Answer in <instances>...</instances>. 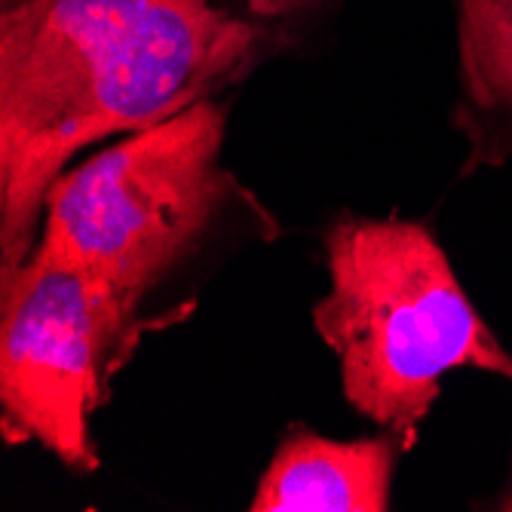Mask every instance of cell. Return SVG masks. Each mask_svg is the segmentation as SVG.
<instances>
[{
  "label": "cell",
  "instance_id": "6da1fadb",
  "mask_svg": "<svg viewBox=\"0 0 512 512\" xmlns=\"http://www.w3.org/2000/svg\"><path fill=\"white\" fill-rule=\"evenodd\" d=\"M267 28L218 0H0V279L71 157L234 86Z\"/></svg>",
  "mask_w": 512,
  "mask_h": 512
},
{
  "label": "cell",
  "instance_id": "7a4b0ae2",
  "mask_svg": "<svg viewBox=\"0 0 512 512\" xmlns=\"http://www.w3.org/2000/svg\"><path fill=\"white\" fill-rule=\"evenodd\" d=\"M325 255L332 289L316 301L313 325L362 417L411 448L448 371L476 368L512 384V353L424 224L344 215L325 234Z\"/></svg>",
  "mask_w": 512,
  "mask_h": 512
},
{
  "label": "cell",
  "instance_id": "3957f363",
  "mask_svg": "<svg viewBox=\"0 0 512 512\" xmlns=\"http://www.w3.org/2000/svg\"><path fill=\"white\" fill-rule=\"evenodd\" d=\"M224 129V105L200 99L65 169L46 191L34 249L142 307L237 188L221 166Z\"/></svg>",
  "mask_w": 512,
  "mask_h": 512
},
{
  "label": "cell",
  "instance_id": "277c9868",
  "mask_svg": "<svg viewBox=\"0 0 512 512\" xmlns=\"http://www.w3.org/2000/svg\"><path fill=\"white\" fill-rule=\"evenodd\" d=\"M0 295V433L92 473V417L142 335V307L40 249L0 279Z\"/></svg>",
  "mask_w": 512,
  "mask_h": 512
},
{
  "label": "cell",
  "instance_id": "5b68a950",
  "mask_svg": "<svg viewBox=\"0 0 512 512\" xmlns=\"http://www.w3.org/2000/svg\"><path fill=\"white\" fill-rule=\"evenodd\" d=\"M408 442L384 430L368 439H329L289 430L252 497V512H384Z\"/></svg>",
  "mask_w": 512,
  "mask_h": 512
},
{
  "label": "cell",
  "instance_id": "8992f818",
  "mask_svg": "<svg viewBox=\"0 0 512 512\" xmlns=\"http://www.w3.org/2000/svg\"><path fill=\"white\" fill-rule=\"evenodd\" d=\"M457 123L470 138V169L512 154V0H457Z\"/></svg>",
  "mask_w": 512,
  "mask_h": 512
},
{
  "label": "cell",
  "instance_id": "52a82bcc",
  "mask_svg": "<svg viewBox=\"0 0 512 512\" xmlns=\"http://www.w3.org/2000/svg\"><path fill=\"white\" fill-rule=\"evenodd\" d=\"M246 13L258 22H276V19H292L301 16L313 7H319L322 0H243Z\"/></svg>",
  "mask_w": 512,
  "mask_h": 512
},
{
  "label": "cell",
  "instance_id": "ba28073f",
  "mask_svg": "<svg viewBox=\"0 0 512 512\" xmlns=\"http://www.w3.org/2000/svg\"><path fill=\"white\" fill-rule=\"evenodd\" d=\"M500 509H512V485H509L506 494L500 497Z\"/></svg>",
  "mask_w": 512,
  "mask_h": 512
}]
</instances>
